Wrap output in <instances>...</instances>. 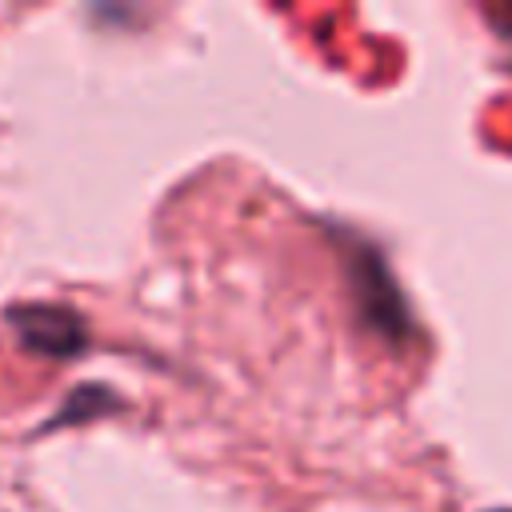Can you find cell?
Here are the masks:
<instances>
[{"label": "cell", "mask_w": 512, "mask_h": 512, "mask_svg": "<svg viewBox=\"0 0 512 512\" xmlns=\"http://www.w3.org/2000/svg\"><path fill=\"white\" fill-rule=\"evenodd\" d=\"M12 328L20 332V340L44 356H72L84 344V324L56 304H24L12 308Z\"/></svg>", "instance_id": "6da1fadb"}]
</instances>
